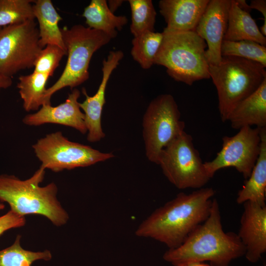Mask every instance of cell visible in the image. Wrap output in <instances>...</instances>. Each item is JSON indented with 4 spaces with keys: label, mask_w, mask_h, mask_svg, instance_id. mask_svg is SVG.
Segmentation results:
<instances>
[{
    "label": "cell",
    "mask_w": 266,
    "mask_h": 266,
    "mask_svg": "<svg viewBox=\"0 0 266 266\" xmlns=\"http://www.w3.org/2000/svg\"><path fill=\"white\" fill-rule=\"evenodd\" d=\"M215 194V191L208 187L188 194L180 193L143 220L135 235L154 239L169 249L179 247L208 218Z\"/></svg>",
    "instance_id": "obj_1"
},
{
    "label": "cell",
    "mask_w": 266,
    "mask_h": 266,
    "mask_svg": "<svg viewBox=\"0 0 266 266\" xmlns=\"http://www.w3.org/2000/svg\"><path fill=\"white\" fill-rule=\"evenodd\" d=\"M245 251L237 234L224 231L219 204L213 199L206 220L181 245L166 251L163 258L173 265L208 261L210 266H229L232 260L244 256Z\"/></svg>",
    "instance_id": "obj_2"
},
{
    "label": "cell",
    "mask_w": 266,
    "mask_h": 266,
    "mask_svg": "<svg viewBox=\"0 0 266 266\" xmlns=\"http://www.w3.org/2000/svg\"><path fill=\"white\" fill-rule=\"evenodd\" d=\"M45 169L40 167L30 178L21 180L13 175L0 174V201L7 203L10 210L25 217L43 216L56 226L65 225L69 215L58 200V187L54 182L40 186Z\"/></svg>",
    "instance_id": "obj_3"
},
{
    "label": "cell",
    "mask_w": 266,
    "mask_h": 266,
    "mask_svg": "<svg viewBox=\"0 0 266 266\" xmlns=\"http://www.w3.org/2000/svg\"><path fill=\"white\" fill-rule=\"evenodd\" d=\"M162 33L163 38L154 65L165 66L174 80L190 86L210 78L205 57L207 45L195 31Z\"/></svg>",
    "instance_id": "obj_4"
},
{
    "label": "cell",
    "mask_w": 266,
    "mask_h": 266,
    "mask_svg": "<svg viewBox=\"0 0 266 266\" xmlns=\"http://www.w3.org/2000/svg\"><path fill=\"white\" fill-rule=\"evenodd\" d=\"M209 74L217 92L222 122L228 121L234 108L256 91L266 79V67L235 56H222L217 65H209Z\"/></svg>",
    "instance_id": "obj_5"
},
{
    "label": "cell",
    "mask_w": 266,
    "mask_h": 266,
    "mask_svg": "<svg viewBox=\"0 0 266 266\" xmlns=\"http://www.w3.org/2000/svg\"><path fill=\"white\" fill-rule=\"evenodd\" d=\"M61 30L67 60L59 78L46 89L45 97L49 104H51V97L56 92L65 87L72 90L88 79V70L93 54L111 40L104 33L82 25H75L70 28L65 26Z\"/></svg>",
    "instance_id": "obj_6"
},
{
    "label": "cell",
    "mask_w": 266,
    "mask_h": 266,
    "mask_svg": "<svg viewBox=\"0 0 266 266\" xmlns=\"http://www.w3.org/2000/svg\"><path fill=\"white\" fill-rule=\"evenodd\" d=\"M157 165L167 180L178 189H199L211 179L191 135L185 131L161 150Z\"/></svg>",
    "instance_id": "obj_7"
},
{
    "label": "cell",
    "mask_w": 266,
    "mask_h": 266,
    "mask_svg": "<svg viewBox=\"0 0 266 266\" xmlns=\"http://www.w3.org/2000/svg\"><path fill=\"white\" fill-rule=\"evenodd\" d=\"M173 97L160 95L149 104L142 120V135L147 159L158 164L161 150L184 132L185 124Z\"/></svg>",
    "instance_id": "obj_8"
},
{
    "label": "cell",
    "mask_w": 266,
    "mask_h": 266,
    "mask_svg": "<svg viewBox=\"0 0 266 266\" xmlns=\"http://www.w3.org/2000/svg\"><path fill=\"white\" fill-rule=\"evenodd\" d=\"M32 147L41 162L40 167L55 172L86 167L114 157L92 147L71 141L61 132L46 134L37 140Z\"/></svg>",
    "instance_id": "obj_9"
},
{
    "label": "cell",
    "mask_w": 266,
    "mask_h": 266,
    "mask_svg": "<svg viewBox=\"0 0 266 266\" xmlns=\"http://www.w3.org/2000/svg\"><path fill=\"white\" fill-rule=\"evenodd\" d=\"M33 20L0 28V74L10 77L33 67L43 49Z\"/></svg>",
    "instance_id": "obj_10"
},
{
    "label": "cell",
    "mask_w": 266,
    "mask_h": 266,
    "mask_svg": "<svg viewBox=\"0 0 266 266\" xmlns=\"http://www.w3.org/2000/svg\"><path fill=\"white\" fill-rule=\"evenodd\" d=\"M222 147L216 157L204 163L211 178L219 169L234 167L245 179L250 175L260 151V128L244 127L232 136H224Z\"/></svg>",
    "instance_id": "obj_11"
},
{
    "label": "cell",
    "mask_w": 266,
    "mask_h": 266,
    "mask_svg": "<svg viewBox=\"0 0 266 266\" xmlns=\"http://www.w3.org/2000/svg\"><path fill=\"white\" fill-rule=\"evenodd\" d=\"M231 2V0H209L195 29L206 43L205 57L209 65H217L222 59L221 48Z\"/></svg>",
    "instance_id": "obj_12"
},
{
    "label": "cell",
    "mask_w": 266,
    "mask_h": 266,
    "mask_svg": "<svg viewBox=\"0 0 266 266\" xmlns=\"http://www.w3.org/2000/svg\"><path fill=\"white\" fill-rule=\"evenodd\" d=\"M123 57L124 53L121 50L110 51L107 59L102 62V79L95 94L90 96L85 88L82 89V93L85 96V100L82 102H79V106L83 111L88 133L87 139L89 142L99 141L105 136L101 126V116L103 107L106 102V88L112 72Z\"/></svg>",
    "instance_id": "obj_13"
},
{
    "label": "cell",
    "mask_w": 266,
    "mask_h": 266,
    "mask_svg": "<svg viewBox=\"0 0 266 266\" xmlns=\"http://www.w3.org/2000/svg\"><path fill=\"white\" fill-rule=\"evenodd\" d=\"M80 96V91L74 88L65 102L56 106L44 104L37 112L26 115L22 121L24 124L31 126L48 123L66 126L85 134L87 130L84 115L81 111L78 102Z\"/></svg>",
    "instance_id": "obj_14"
},
{
    "label": "cell",
    "mask_w": 266,
    "mask_h": 266,
    "mask_svg": "<svg viewBox=\"0 0 266 266\" xmlns=\"http://www.w3.org/2000/svg\"><path fill=\"white\" fill-rule=\"evenodd\" d=\"M243 204L237 235L245 248L246 258L255 263L266 251V206L250 201Z\"/></svg>",
    "instance_id": "obj_15"
},
{
    "label": "cell",
    "mask_w": 266,
    "mask_h": 266,
    "mask_svg": "<svg viewBox=\"0 0 266 266\" xmlns=\"http://www.w3.org/2000/svg\"><path fill=\"white\" fill-rule=\"evenodd\" d=\"M209 0H161L160 14L166 24L164 32L195 31Z\"/></svg>",
    "instance_id": "obj_16"
},
{
    "label": "cell",
    "mask_w": 266,
    "mask_h": 266,
    "mask_svg": "<svg viewBox=\"0 0 266 266\" xmlns=\"http://www.w3.org/2000/svg\"><path fill=\"white\" fill-rule=\"evenodd\" d=\"M228 121L232 128L236 130L252 126L266 128V79L234 108Z\"/></svg>",
    "instance_id": "obj_17"
},
{
    "label": "cell",
    "mask_w": 266,
    "mask_h": 266,
    "mask_svg": "<svg viewBox=\"0 0 266 266\" xmlns=\"http://www.w3.org/2000/svg\"><path fill=\"white\" fill-rule=\"evenodd\" d=\"M260 151L250 176L245 179L237 194L236 202L250 201L266 206V128H260Z\"/></svg>",
    "instance_id": "obj_18"
},
{
    "label": "cell",
    "mask_w": 266,
    "mask_h": 266,
    "mask_svg": "<svg viewBox=\"0 0 266 266\" xmlns=\"http://www.w3.org/2000/svg\"><path fill=\"white\" fill-rule=\"evenodd\" d=\"M33 8L34 17L39 25V42L41 48L49 44L56 45L66 51L59 27V22L62 18L51 0H35Z\"/></svg>",
    "instance_id": "obj_19"
},
{
    "label": "cell",
    "mask_w": 266,
    "mask_h": 266,
    "mask_svg": "<svg viewBox=\"0 0 266 266\" xmlns=\"http://www.w3.org/2000/svg\"><path fill=\"white\" fill-rule=\"evenodd\" d=\"M224 40H247L266 45V37L261 33L255 20L249 13L238 7L235 0H231Z\"/></svg>",
    "instance_id": "obj_20"
},
{
    "label": "cell",
    "mask_w": 266,
    "mask_h": 266,
    "mask_svg": "<svg viewBox=\"0 0 266 266\" xmlns=\"http://www.w3.org/2000/svg\"><path fill=\"white\" fill-rule=\"evenodd\" d=\"M82 16L88 27L101 31L111 39L116 37L128 23L125 16H117L109 9L105 0H92L84 10Z\"/></svg>",
    "instance_id": "obj_21"
},
{
    "label": "cell",
    "mask_w": 266,
    "mask_h": 266,
    "mask_svg": "<svg viewBox=\"0 0 266 266\" xmlns=\"http://www.w3.org/2000/svg\"><path fill=\"white\" fill-rule=\"evenodd\" d=\"M50 77L47 74L34 71L19 76L17 87L25 111L38 110L42 105L49 104L46 102L45 96L46 84Z\"/></svg>",
    "instance_id": "obj_22"
},
{
    "label": "cell",
    "mask_w": 266,
    "mask_h": 266,
    "mask_svg": "<svg viewBox=\"0 0 266 266\" xmlns=\"http://www.w3.org/2000/svg\"><path fill=\"white\" fill-rule=\"evenodd\" d=\"M163 38V33L155 32H146L133 37L131 54L143 69H149L154 65Z\"/></svg>",
    "instance_id": "obj_23"
},
{
    "label": "cell",
    "mask_w": 266,
    "mask_h": 266,
    "mask_svg": "<svg viewBox=\"0 0 266 266\" xmlns=\"http://www.w3.org/2000/svg\"><path fill=\"white\" fill-rule=\"evenodd\" d=\"M21 236L17 235L14 243L0 250V266H32L35 261H49L52 258L48 250L32 251L24 249L21 245Z\"/></svg>",
    "instance_id": "obj_24"
},
{
    "label": "cell",
    "mask_w": 266,
    "mask_h": 266,
    "mask_svg": "<svg viewBox=\"0 0 266 266\" xmlns=\"http://www.w3.org/2000/svg\"><path fill=\"white\" fill-rule=\"evenodd\" d=\"M131 10L130 31L133 37L154 32L157 13L151 0H129Z\"/></svg>",
    "instance_id": "obj_25"
},
{
    "label": "cell",
    "mask_w": 266,
    "mask_h": 266,
    "mask_svg": "<svg viewBox=\"0 0 266 266\" xmlns=\"http://www.w3.org/2000/svg\"><path fill=\"white\" fill-rule=\"evenodd\" d=\"M222 56H235L259 63L266 67V47L253 41L223 40Z\"/></svg>",
    "instance_id": "obj_26"
},
{
    "label": "cell",
    "mask_w": 266,
    "mask_h": 266,
    "mask_svg": "<svg viewBox=\"0 0 266 266\" xmlns=\"http://www.w3.org/2000/svg\"><path fill=\"white\" fill-rule=\"evenodd\" d=\"M31 0H0V28L35 19Z\"/></svg>",
    "instance_id": "obj_27"
},
{
    "label": "cell",
    "mask_w": 266,
    "mask_h": 266,
    "mask_svg": "<svg viewBox=\"0 0 266 266\" xmlns=\"http://www.w3.org/2000/svg\"><path fill=\"white\" fill-rule=\"evenodd\" d=\"M67 51L56 45L49 44L39 52L34 64L33 71L52 76Z\"/></svg>",
    "instance_id": "obj_28"
},
{
    "label": "cell",
    "mask_w": 266,
    "mask_h": 266,
    "mask_svg": "<svg viewBox=\"0 0 266 266\" xmlns=\"http://www.w3.org/2000/svg\"><path fill=\"white\" fill-rule=\"evenodd\" d=\"M26 222L25 217L11 210H9L6 214L0 216V235L8 230L24 226Z\"/></svg>",
    "instance_id": "obj_29"
},
{
    "label": "cell",
    "mask_w": 266,
    "mask_h": 266,
    "mask_svg": "<svg viewBox=\"0 0 266 266\" xmlns=\"http://www.w3.org/2000/svg\"><path fill=\"white\" fill-rule=\"evenodd\" d=\"M251 9H254L260 11L263 15L264 22L261 27L260 31L265 36L266 35V0H252L249 5Z\"/></svg>",
    "instance_id": "obj_30"
},
{
    "label": "cell",
    "mask_w": 266,
    "mask_h": 266,
    "mask_svg": "<svg viewBox=\"0 0 266 266\" xmlns=\"http://www.w3.org/2000/svg\"><path fill=\"white\" fill-rule=\"evenodd\" d=\"M12 78L0 74V91L1 89H6L11 86Z\"/></svg>",
    "instance_id": "obj_31"
},
{
    "label": "cell",
    "mask_w": 266,
    "mask_h": 266,
    "mask_svg": "<svg viewBox=\"0 0 266 266\" xmlns=\"http://www.w3.org/2000/svg\"><path fill=\"white\" fill-rule=\"evenodd\" d=\"M124 1L122 0H110L107 3L109 9L114 13Z\"/></svg>",
    "instance_id": "obj_32"
},
{
    "label": "cell",
    "mask_w": 266,
    "mask_h": 266,
    "mask_svg": "<svg viewBox=\"0 0 266 266\" xmlns=\"http://www.w3.org/2000/svg\"><path fill=\"white\" fill-rule=\"evenodd\" d=\"M174 266H210V265L204 264L203 262H190L178 263L174 265Z\"/></svg>",
    "instance_id": "obj_33"
},
{
    "label": "cell",
    "mask_w": 266,
    "mask_h": 266,
    "mask_svg": "<svg viewBox=\"0 0 266 266\" xmlns=\"http://www.w3.org/2000/svg\"><path fill=\"white\" fill-rule=\"evenodd\" d=\"M238 7L242 10L250 13L252 10L245 0H235Z\"/></svg>",
    "instance_id": "obj_34"
},
{
    "label": "cell",
    "mask_w": 266,
    "mask_h": 266,
    "mask_svg": "<svg viewBox=\"0 0 266 266\" xmlns=\"http://www.w3.org/2000/svg\"><path fill=\"white\" fill-rule=\"evenodd\" d=\"M4 205L2 203H0V210L3 209L4 208Z\"/></svg>",
    "instance_id": "obj_35"
}]
</instances>
